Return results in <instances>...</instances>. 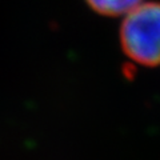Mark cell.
<instances>
[{"label":"cell","mask_w":160,"mask_h":160,"mask_svg":"<svg viewBox=\"0 0 160 160\" xmlns=\"http://www.w3.org/2000/svg\"><path fill=\"white\" fill-rule=\"evenodd\" d=\"M120 46L142 66L160 64V4L146 3L132 9L120 27Z\"/></svg>","instance_id":"cell-1"},{"label":"cell","mask_w":160,"mask_h":160,"mask_svg":"<svg viewBox=\"0 0 160 160\" xmlns=\"http://www.w3.org/2000/svg\"><path fill=\"white\" fill-rule=\"evenodd\" d=\"M95 12L104 16H119L129 13L140 6L142 0H86Z\"/></svg>","instance_id":"cell-2"}]
</instances>
